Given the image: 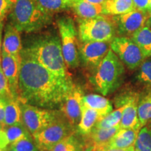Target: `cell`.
<instances>
[{
  "mask_svg": "<svg viewBox=\"0 0 151 151\" xmlns=\"http://www.w3.org/2000/svg\"><path fill=\"white\" fill-rule=\"evenodd\" d=\"M117 32L113 18L101 15L90 19H79L78 35L81 42H111Z\"/></svg>",
  "mask_w": 151,
  "mask_h": 151,
  "instance_id": "5b68a950",
  "label": "cell"
},
{
  "mask_svg": "<svg viewBox=\"0 0 151 151\" xmlns=\"http://www.w3.org/2000/svg\"><path fill=\"white\" fill-rule=\"evenodd\" d=\"M8 150H9V149H8ZM8 150H7V149L2 148H1V147H0V151H8Z\"/></svg>",
  "mask_w": 151,
  "mask_h": 151,
  "instance_id": "ab89813d",
  "label": "cell"
},
{
  "mask_svg": "<svg viewBox=\"0 0 151 151\" xmlns=\"http://www.w3.org/2000/svg\"><path fill=\"white\" fill-rule=\"evenodd\" d=\"M20 64L13 56L1 49V65L3 72L8 81L9 88L13 97L19 98V76H20Z\"/></svg>",
  "mask_w": 151,
  "mask_h": 151,
  "instance_id": "5bb4252c",
  "label": "cell"
},
{
  "mask_svg": "<svg viewBox=\"0 0 151 151\" xmlns=\"http://www.w3.org/2000/svg\"><path fill=\"white\" fill-rule=\"evenodd\" d=\"M83 97L82 90L74 86L65 101L60 106L62 113L73 129L77 127L80 122Z\"/></svg>",
  "mask_w": 151,
  "mask_h": 151,
  "instance_id": "7c38bea8",
  "label": "cell"
},
{
  "mask_svg": "<svg viewBox=\"0 0 151 151\" xmlns=\"http://www.w3.org/2000/svg\"><path fill=\"white\" fill-rule=\"evenodd\" d=\"M3 129L5 131L7 139L10 143V146L12 143L22 139L32 137L23 124L9 126V127H4Z\"/></svg>",
  "mask_w": 151,
  "mask_h": 151,
  "instance_id": "484cf974",
  "label": "cell"
},
{
  "mask_svg": "<svg viewBox=\"0 0 151 151\" xmlns=\"http://www.w3.org/2000/svg\"><path fill=\"white\" fill-rule=\"evenodd\" d=\"M71 9L80 19L93 18L103 15L102 5L94 4L83 0H74Z\"/></svg>",
  "mask_w": 151,
  "mask_h": 151,
  "instance_id": "ac0fdd59",
  "label": "cell"
},
{
  "mask_svg": "<svg viewBox=\"0 0 151 151\" xmlns=\"http://www.w3.org/2000/svg\"><path fill=\"white\" fill-rule=\"evenodd\" d=\"M129 38L139 47L145 58L151 56V28L145 26Z\"/></svg>",
  "mask_w": 151,
  "mask_h": 151,
  "instance_id": "7402d4cb",
  "label": "cell"
},
{
  "mask_svg": "<svg viewBox=\"0 0 151 151\" xmlns=\"http://www.w3.org/2000/svg\"><path fill=\"white\" fill-rule=\"evenodd\" d=\"M20 55L19 101L48 109L61 106L75 86L71 77L52 73L23 50Z\"/></svg>",
  "mask_w": 151,
  "mask_h": 151,
  "instance_id": "6da1fadb",
  "label": "cell"
},
{
  "mask_svg": "<svg viewBox=\"0 0 151 151\" xmlns=\"http://www.w3.org/2000/svg\"><path fill=\"white\" fill-rule=\"evenodd\" d=\"M9 148L14 149L16 151H39L33 137L22 139L12 143Z\"/></svg>",
  "mask_w": 151,
  "mask_h": 151,
  "instance_id": "f1b7e54d",
  "label": "cell"
},
{
  "mask_svg": "<svg viewBox=\"0 0 151 151\" xmlns=\"http://www.w3.org/2000/svg\"><path fill=\"white\" fill-rule=\"evenodd\" d=\"M75 133L64 139L50 151H84V143L79 140Z\"/></svg>",
  "mask_w": 151,
  "mask_h": 151,
  "instance_id": "d4e9b609",
  "label": "cell"
},
{
  "mask_svg": "<svg viewBox=\"0 0 151 151\" xmlns=\"http://www.w3.org/2000/svg\"><path fill=\"white\" fill-rule=\"evenodd\" d=\"M124 73L123 63L110 49L94 71L92 83L98 92L108 95L120 86Z\"/></svg>",
  "mask_w": 151,
  "mask_h": 151,
  "instance_id": "277c9868",
  "label": "cell"
},
{
  "mask_svg": "<svg viewBox=\"0 0 151 151\" xmlns=\"http://www.w3.org/2000/svg\"><path fill=\"white\" fill-rule=\"evenodd\" d=\"M9 23L19 32L39 31L52 21V14H48L34 0H15L9 16Z\"/></svg>",
  "mask_w": 151,
  "mask_h": 151,
  "instance_id": "3957f363",
  "label": "cell"
},
{
  "mask_svg": "<svg viewBox=\"0 0 151 151\" xmlns=\"http://www.w3.org/2000/svg\"><path fill=\"white\" fill-rule=\"evenodd\" d=\"M2 129H3V125H2V124L0 123V130Z\"/></svg>",
  "mask_w": 151,
  "mask_h": 151,
  "instance_id": "60d3db41",
  "label": "cell"
},
{
  "mask_svg": "<svg viewBox=\"0 0 151 151\" xmlns=\"http://www.w3.org/2000/svg\"><path fill=\"white\" fill-rule=\"evenodd\" d=\"M148 11L151 13V0H149V5H148Z\"/></svg>",
  "mask_w": 151,
  "mask_h": 151,
  "instance_id": "f35d334b",
  "label": "cell"
},
{
  "mask_svg": "<svg viewBox=\"0 0 151 151\" xmlns=\"http://www.w3.org/2000/svg\"><path fill=\"white\" fill-rule=\"evenodd\" d=\"M0 98H4V99L14 98L9 88L8 81L6 78L1 68V59H0Z\"/></svg>",
  "mask_w": 151,
  "mask_h": 151,
  "instance_id": "4dcf8cb0",
  "label": "cell"
},
{
  "mask_svg": "<svg viewBox=\"0 0 151 151\" xmlns=\"http://www.w3.org/2000/svg\"><path fill=\"white\" fill-rule=\"evenodd\" d=\"M139 131L140 129L120 128L106 148H126L134 146Z\"/></svg>",
  "mask_w": 151,
  "mask_h": 151,
  "instance_id": "2e32d148",
  "label": "cell"
},
{
  "mask_svg": "<svg viewBox=\"0 0 151 151\" xmlns=\"http://www.w3.org/2000/svg\"><path fill=\"white\" fill-rule=\"evenodd\" d=\"M6 100L4 98H0V123L2 124L4 127V122L5 118V108Z\"/></svg>",
  "mask_w": 151,
  "mask_h": 151,
  "instance_id": "e575fe53",
  "label": "cell"
},
{
  "mask_svg": "<svg viewBox=\"0 0 151 151\" xmlns=\"http://www.w3.org/2000/svg\"><path fill=\"white\" fill-rule=\"evenodd\" d=\"M6 103L4 127L23 124L20 101L14 98L6 99Z\"/></svg>",
  "mask_w": 151,
  "mask_h": 151,
  "instance_id": "ffe728a7",
  "label": "cell"
},
{
  "mask_svg": "<svg viewBox=\"0 0 151 151\" xmlns=\"http://www.w3.org/2000/svg\"><path fill=\"white\" fill-rule=\"evenodd\" d=\"M74 132V129L67 120L60 118L32 137L39 151H50L58 143Z\"/></svg>",
  "mask_w": 151,
  "mask_h": 151,
  "instance_id": "ba28073f",
  "label": "cell"
},
{
  "mask_svg": "<svg viewBox=\"0 0 151 151\" xmlns=\"http://www.w3.org/2000/svg\"><path fill=\"white\" fill-rule=\"evenodd\" d=\"M83 1H87V2H89V3L94 4L102 5L106 1H107V0H83Z\"/></svg>",
  "mask_w": 151,
  "mask_h": 151,
  "instance_id": "74e56055",
  "label": "cell"
},
{
  "mask_svg": "<svg viewBox=\"0 0 151 151\" xmlns=\"http://www.w3.org/2000/svg\"><path fill=\"white\" fill-rule=\"evenodd\" d=\"M138 79L145 85L151 87V60L143 62L141 64Z\"/></svg>",
  "mask_w": 151,
  "mask_h": 151,
  "instance_id": "f546056e",
  "label": "cell"
},
{
  "mask_svg": "<svg viewBox=\"0 0 151 151\" xmlns=\"http://www.w3.org/2000/svg\"><path fill=\"white\" fill-rule=\"evenodd\" d=\"M110 47L122 63L132 70L141 66L145 59L139 47L127 37H116L111 41Z\"/></svg>",
  "mask_w": 151,
  "mask_h": 151,
  "instance_id": "9c48e42d",
  "label": "cell"
},
{
  "mask_svg": "<svg viewBox=\"0 0 151 151\" xmlns=\"http://www.w3.org/2000/svg\"><path fill=\"white\" fill-rule=\"evenodd\" d=\"M10 146V143L7 139L6 134L4 129L0 130V147L4 149H8Z\"/></svg>",
  "mask_w": 151,
  "mask_h": 151,
  "instance_id": "836d02e7",
  "label": "cell"
},
{
  "mask_svg": "<svg viewBox=\"0 0 151 151\" xmlns=\"http://www.w3.org/2000/svg\"><path fill=\"white\" fill-rule=\"evenodd\" d=\"M103 15L120 16L136 9L132 0H107L102 4Z\"/></svg>",
  "mask_w": 151,
  "mask_h": 151,
  "instance_id": "44dd1931",
  "label": "cell"
},
{
  "mask_svg": "<svg viewBox=\"0 0 151 151\" xmlns=\"http://www.w3.org/2000/svg\"><path fill=\"white\" fill-rule=\"evenodd\" d=\"M151 17V13L134 9L127 14L113 16L117 32L120 37H131L146 26Z\"/></svg>",
  "mask_w": 151,
  "mask_h": 151,
  "instance_id": "30bf717a",
  "label": "cell"
},
{
  "mask_svg": "<svg viewBox=\"0 0 151 151\" xmlns=\"http://www.w3.org/2000/svg\"><path fill=\"white\" fill-rule=\"evenodd\" d=\"M124 108L125 104L101 118L96 124L95 127L100 129H109L120 125Z\"/></svg>",
  "mask_w": 151,
  "mask_h": 151,
  "instance_id": "cb8c5ba5",
  "label": "cell"
},
{
  "mask_svg": "<svg viewBox=\"0 0 151 151\" xmlns=\"http://www.w3.org/2000/svg\"><path fill=\"white\" fill-rule=\"evenodd\" d=\"M22 122L31 135L35 136L60 118L58 111L20 102Z\"/></svg>",
  "mask_w": 151,
  "mask_h": 151,
  "instance_id": "52a82bcc",
  "label": "cell"
},
{
  "mask_svg": "<svg viewBox=\"0 0 151 151\" xmlns=\"http://www.w3.org/2000/svg\"><path fill=\"white\" fill-rule=\"evenodd\" d=\"M101 151H135L134 146L126 148H105Z\"/></svg>",
  "mask_w": 151,
  "mask_h": 151,
  "instance_id": "d590c367",
  "label": "cell"
},
{
  "mask_svg": "<svg viewBox=\"0 0 151 151\" xmlns=\"http://www.w3.org/2000/svg\"><path fill=\"white\" fill-rule=\"evenodd\" d=\"M135 151H151V128L141 127L134 143Z\"/></svg>",
  "mask_w": 151,
  "mask_h": 151,
  "instance_id": "83f0119b",
  "label": "cell"
},
{
  "mask_svg": "<svg viewBox=\"0 0 151 151\" xmlns=\"http://www.w3.org/2000/svg\"><path fill=\"white\" fill-rule=\"evenodd\" d=\"M61 41L62 53L67 68L76 69L80 64L77 30L73 19L69 16H63L57 20Z\"/></svg>",
  "mask_w": 151,
  "mask_h": 151,
  "instance_id": "8992f818",
  "label": "cell"
},
{
  "mask_svg": "<svg viewBox=\"0 0 151 151\" xmlns=\"http://www.w3.org/2000/svg\"><path fill=\"white\" fill-rule=\"evenodd\" d=\"M139 95L137 93H128L120 98L118 103L120 106L125 104L120 126L121 129H141L138 118V105Z\"/></svg>",
  "mask_w": 151,
  "mask_h": 151,
  "instance_id": "4fadbf2b",
  "label": "cell"
},
{
  "mask_svg": "<svg viewBox=\"0 0 151 151\" xmlns=\"http://www.w3.org/2000/svg\"><path fill=\"white\" fill-rule=\"evenodd\" d=\"M101 118V116L97 111L87 108L83 105L81 120L77 126L76 132L83 137L88 135L95 127L96 124Z\"/></svg>",
  "mask_w": 151,
  "mask_h": 151,
  "instance_id": "d6986e66",
  "label": "cell"
},
{
  "mask_svg": "<svg viewBox=\"0 0 151 151\" xmlns=\"http://www.w3.org/2000/svg\"><path fill=\"white\" fill-rule=\"evenodd\" d=\"M12 0H0V22H2L12 9Z\"/></svg>",
  "mask_w": 151,
  "mask_h": 151,
  "instance_id": "1f68e13d",
  "label": "cell"
},
{
  "mask_svg": "<svg viewBox=\"0 0 151 151\" xmlns=\"http://www.w3.org/2000/svg\"><path fill=\"white\" fill-rule=\"evenodd\" d=\"M136 9L143 11H148L149 0H132Z\"/></svg>",
  "mask_w": 151,
  "mask_h": 151,
  "instance_id": "d6a6232c",
  "label": "cell"
},
{
  "mask_svg": "<svg viewBox=\"0 0 151 151\" xmlns=\"http://www.w3.org/2000/svg\"><path fill=\"white\" fill-rule=\"evenodd\" d=\"M83 105L97 111L102 118L113 111V106L111 101L99 94H90L84 96Z\"/></svg>",
  "mask_w": 151,
  "mask_h": 151,
  "instance_id": "e0dca14e",
  "label": "cell"
},
{
  "mask_svg": "<svg viewBox=\"0 0 151 151\" xmlns=\"http://www.w3.org/2000/svg\"><path fill=\"white\" fill-rule=\"evenodd\" d=\"M110 48L109 42H81L78 45L80 60L87 68L95 71Z\"/></svg>",
  "mask_w": 151,
  "mask_h": 151,
  "instance_id": "8fae6325",
  "label": "cell"
},
{
  "mask_svg": "<svg viewBox=\"0 0 151 151\" xmlns=\"http://www.w3.org/2000/svg\"><path fill=\"white\" fill-rule=\"evenodd\" d=\"M22 50L52 73L64 77H71L64 59L61 41L58 36L51 35L37 37L28 43Z\"/></svg>",
  "mask_w": 151,
  "mask_h": 151,
  "instance_id": "7a4b0ae2",
  "label": "cell"
},
{
  "mask_svg": "<svg viewBox=\"0 0 151 151\" xmlns=\"http://www.w3.org/2000/svg\"><path fill=\"white\" fill-rule=\"evenodd\" d=\"M8 151H16V150H14V149H12V148H9V150H8Z\"/></svg>",
  "mask_w": 151,
  "mask_h": 151,
  "instance_id": "b9f144b4",
  "label": "cell"
},
{
  "mask_svg": "<svg viewBox=\"0 0 151 151\" xmlns=\"http://www.w3.org/2000/svg\"><path fill=\"white\" fill-rule=\"evenodd\" d=\"M2 50L13 56L18 62H21V51L22 50L20 32L11 23L4 28L2 43Z\"/></svg>",
  "mask_w": 151,
  "mask_h": 151,
  "instance_id": "9a60e30c",
  "label": "cell"
},
{
  "mask_svg": "<svg viewBox=\"0 0 151 151\" xmlns=\"http://www.w3.org/2000/svg\"><path fill=\"white\" fill-rule=\"evenodd\" d=\"M43 10L48 14L71 9L74 0H34Z\"/></svg>",
  "mask_w": 151,
  "mask_h": 151,
  "instance_id": "603a6c76",
  "label": "cell"
},
{
  "mask_svg": "<svg viewBox=\"0 0 151 151\" xmlns=\"http://www.w3.org/2000/svg\"><path fill=\"white\" fill-rule=\"evenodd\" d=\"M138 118L141 127H144L151 120V90L143 97L138 105Z\"/></svg>",
  "mask_w": 151,
  "mask_h": 151,
  "instance_id": "4316f807",
  "label": "cell"
},
{
  "mask_svg": "<svg viewBox=\"0 0 151 151\" xmlns=\"http://www.w3.org/2000/svg\"><path fill=\"white\" fill-rule=\"evenodd\" d=\"M4 29V24L2 22H0V59H1V49H2V35Z\"/></svg>",
  "mask_w": 151,
  "mask_h": 151,
  "instance_id": "8d00e7d4",
  "label": "cell"
}]
</instances>
